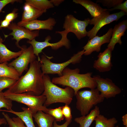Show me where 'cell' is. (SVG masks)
<instances>
[{
    "label": "cell",
    "mask_w": 127,
    "mask_h": 127,
    "mask_svg": "<svg viewBox=\"0 0 127 127\" xmlns=\"http://www.w3.org/2000/svg\"><path fill=\"white\" fill-rule=\"evenodd\" d=\"M18 15V13L14 11L7 14L5 16V19L10 22L17 17Z\"/></svg>",
    "instance_id": "34"
},
{
    "label": "cell",
    "mask_w": 127,
    "mask_h": 127,
    "mask_svg": "<svg viewBox=\"0 0 127 127\" xmlns=\"http://www.w3.org/2000/svg\"><path fill=\"white\" fill-rule=\"evenodd\" d=\"M12 31L9 35H5V38L10 35L13 36V39L16 40V45L21 49V47L19 45V42L21 39H26L31 41L39 36V30L31 31L23 27H20L15 23L12 22L8 28Z\"/></svg>",
    "instance_id": "12"
},
{
    "label": "cell",
    "mask_w": 127,
    "mask_h": 127,
    "mask_svg": "<svg viewBox=\"0 0 127 127\" xmlns=\"http://www.w3.org/2000/svg\"><path fill=\"white\" fill-rule=\"evenodd\" d=\"M56 23L54 18L50 17L45 20L36 19L28 22L21 21L18 22L17 24L18 26L23 27L31 31L46 29L52 30Z\"/></svg>",
    "instance_id": "14"
},
{
    "label": "cell",
    "mask_w": 127,
    "mask_h": 127,
    "mask_svg": "<svg viewBox=\"0 0 127 127\" xmlns=\"http://www.w3.org/2000/svg\"><path fill=\"white\" fill-rule=\"evenodd\" d=\"M22 111H15L12 109L10 110H4V111L13 114L19 117L24 122L27 127H35L33 119V114L32 111L28 107H22Z\"/></svg>",
    "instance_id": "18"
},
{
    "label": "cell",
    "mask_w": 127,
    "mask_h": 127,
    "mask_svg": "<svg viewBox=\"0 0 127 127\" xmlns=\"http://www.w3.org/2000/svg\"><path fill=\"white\" fill-rule=\"evenodd\" d=\"M7 124L6 121L4 118H0V126L2 124Z\"/></svg>",
    "instance_id": "39"
},
{
    "label": "cell",
    "mask_w": 127,
    "mask_h": 127,
    "mask_svg": "<svg viewBox=\"0 0 127 127\" xmlns=\"http://www.w3.org/2000/svg\"><path fill=\"white\" fill-rule=\"evenodd\" d=\"M95 127H114L118 122L115 117L107 119L103 115L99 114L95 119Z\"/></svg>",
    "instance_id": "24"
},
{
    "label": "cell",
    "mask_w": 127,
    "mask_h": 127,
    "mask_svg": "<svg viewBox=\"0 0 127 127\" xmlns=\"http://www.w3.org/2000/svg\"><path fill=\"white\" fill-rule=\"evenodd\" d=\"M115 127H119L118 126H116Z\"/></svg>",
    "instance_id": "41"
},
{
    "label": "cell",
    "mask_w": 127,
    "mask_h": 127,
    "mask_svg": "<svg viewBox=\"0 0 127 127\" xmlns=\"http://www.w3.org/2000/svg\"><path fill=\"white\" fill-rule=\"evenodd\" d=\"M25 4L30 5L40 10H46L53 8L54 6L48 0H26Z\"/></svg>",
    "instance_id": "25"
},
{
    "label": "cell",
    "mask_w": 127,
    "mask_h": 127,
    "mask_svg": "<svg viewBox=\"0 0 127 127\" xmlns=\"http://www.w3.org/2000/svg\"><path fill=\"white\" fill-rule=\"evenodd\" d=\"M2 114L9 127H27L23 121L19 117L11 118L8 114L3 112Z\"/></svg>",
    "instance_id": "26"
},
{
    "label": "cell",
    "mask_w": 127,
    "mask_h": 127,
    "mask_svg": "<svg viewBox=\"0 0 127 127\" xmlns=\"http://www.w3.org/2000/svg\"><path fill=\"white\" fill-rule=\"evenodd\" d=\"M62 111L66 121L72 120L71 109L69 105L65 104L64 106L62 107Z\"/></svg>",
    "instance_id": "31"
},
{
    "label": "cell",
    "mask_w": 127,
    "mask_h": 127,
    "mask_svg": "<svg viewBox=\"0 0 127 127\" xmlns=\"http://www.w3.org/2000/svg\"><path fill=\"white\" fill-rule=\"evenodd\" d=\"M84 52V50L79 51L74 54L68 60L60 63L52 62L50 59L52 58V56L49 57L45 55H43L39 61L42 73L44 75L57 74L59 76H61L62 75L63 70L70 64H74L80 62Z\"/></svg>",
    "instance_id": "6"
},
{
    "label": "cell",
    "mask_w": 127,
    "mask_h": 127,
    "mask_svg": "<svg viewBox=\"0 0 127 127\" xmlns=\"http://www.w3.org/2000/svg\"><path fill=\"white\" fill-rule=\"evenodd\" d=\"M56 33L61 35V38L58 42L54 43H51L49 42L51 38L48 36L46 37L44 41L38 42L36 41L34 39L31 41H28L27 43L31 44L32 46L34 54L38 57V60L40 59L39 54L42 52V50L46 47H50L53 49L57 50L63 46L66 48L69 49L70 47V44L69 40L67 37L68 33L64 30L62 31H57Z\"/></svg>",
    "instance_id": "8"
},
{
    "label": "cell",
    "mask_w": 127,
    "mask_h": 127,
    "mask_svg": "<svg viewBox=\"0 0 127 127\" xmlns=\"http://www.w3.org/2000/svg\"><path fill=\"white\" fill-rule=\"evenodd\" d=\"M3 111V110L0 109V111Z\"/></svg>",
    "instance_id": "40"
},
{
    "label": "cell",
    "mask_w": 127,
    "mask_h": 127,
    "mask_svg": "<svg viewBox=\"0 0 127 127\" xmlns=\"http://www.w3.org/2000/svg\"><path fill=\"white\" fill-rule=\"evenodd\" d=\"M71 121L72 120H67L63 124L59 125L57 124V122L55 120L53 123L52 127H67L71 123Z\"/></svg>",
    "instance_id": "35"
},
{
    "label": "cell",
    "mask_w": 127,
    "mask_h": 127,
    "mask_svg": "<svg viewBox=\"0 0 127 127\" xmlns=\"http://www.w3.org/2000/svg\"><path fill=\"white\" fill-rule=\"evenodd\" d=\"M44 112L52 116L56 122H60L63 120L64 118L62 111V107L55 109L47 108Z\"/></svg>",
    "instance_id": "27"
},
{
    "label": "cell",
    "mask_w": 127,
    "mask_h": 127,
    "mask_svg": "<svg viewBox=\"0 0 127 127\" xmlns=\"http://www.w3.org/2000/svg\"><path fill=\"white\" fill-rule=\"evenodd\" d=\"M116 9L120 10L125 12L127 14V0H126L124 2L122 3L113 8L108 9V10L109 12H110Z\"/></svg>",
    "instance_id": "32"
},
{
    "label": "cell",
    "mask_w": 127,
    "mask_h": 127,
    "mask_svg": "<svg viewBox=\"0 0 127 127\" xmlns=\"http://www.w3.org/2000/svg\"><path fill=\"white\" fill-rule=\"evenodd\" d=\"M112 49L107 48L98 56V59L95 60L93 67L100 72L110 71L113 65L111 62Z\"/></svg>",
    "instance_id": "15"
},
{
    "label": "cell",
    "mask_w": 127,
    "mask_h": 127,
    "mask_svg": "<svg viewBox=\"0 0 127 127\" xmlns=\"http://www.w3.org/2000/svg\"><path fill=\"white\" fill-rule=\"evenodd\" d=\"M12 101L6 97L3 92H0V109L4 108L10 110L12 109Z\"/></svg>",
    "instance_id": "29"
},
{
    "label": "cell",
    "mask_w": 127,
    "mask_h": 127,
    "mask_svg": "<svg viewBox=\"0 0 127 127\" xmlns=\"http://www.w3.org/2000/svg\"><path fill=\"white\" fill-rule=\"evenodd\" d=\"M127 28V20H123L116 24L112 29L111 38L107 48H111L113 51L116 44L121 45L122 43L121 37L124 35Z\"/></svg>",
    "instance_id": "16"
},
{
    "label": "cell",
    "mask_w": 127,
    "mask_h": 127,
    "mask_svg": "<svg viewBox=\"0 0 127 127\" xmlns=\"http://www.w3.org/2000/svg\"><path fill=\"white\" fill-rule=\"evenodd\" d=\"M90 20L87 18L84 20H81L72 15L68 14L65 17L63 28L67 33H74L78 39L80 40L87 35L86 28L89 24Z\"/></svg>",
    "instance_id": "9"
},
{
    "label": "cell",
    "mask_w": 127,
    "mask_h": 127,
    "mask_svg": "<svg viewBox=\"0 0 127 127\" xmlns=\"http://www.w3.org/2000/svg\"><path fill=\"white\" fill-rule=\"evenodd\" d=\"M20 49L22 50V54L8 65L16 70L21 76L23 72L28 69L29 64L36 60V57L31 45L28 48L25 46L22 47Z\"/></svg>",
    "instance_id": "10"
},
{
    "label": "cell",
    "mask_w": 127,
    "mask_h": 127,
    "mask_svg": "<svg viewBox=\"0 0 127 127\" xmlns=\"http://www.w3.org/2000/svg\"><path fill=\"white\" fill-rule=\"evenodd\" d=\"M75 96L77 100L76 107L82 116L88 114L94 106L103 102L104 99L96 88L79 91Z\"/></svg>",
    "instance_id": "4"
},
{
    "label": "cell",
    "mask_w": 127,
    "mask_h": 127,
    "mask_svg": "<svg viewBox=\"0 0 127 127\" xmlns=\"http://www.w3.org/2000/svg\"><path fill=\"white\" fill-rule=\"evenodd\" d=\"M96 84V88L100 95L107 99L115 97L121 92V89L108 78H104L99 75L93 76Z\"/></svg>",
    "instance_id": "11"
},
{
    "label": "cell",
    "mask_w": 127,
    "mask_h": 127,
    "mask_svg": "<svg viewBox=\"0 0 127 127\" xmlns=\"http://www.w3.org/2000/svg\"><path fill=\"white\" fill-rule=\"evenodd\" d=\"M46 11V10L37 9L31 6L29 10L24 11L22 16L21 21L28 22L36 20Z\"/></svg>",
    "instance_id": "23"
},
{
    "label": "cell",
    "mask_w": 127,
    "mask_h": 127,
    "mask_svg": "<svg viewBox=\"0 0 127 127\" xmlns=\"http://www.w3.org/2000/svg\"><path fill=\"white\" fill-rule=\"evenodd\" d=\"M33 117L38 127H52L54 118L50 115L41 111L33 115Z\"/></svg>",
    "instance_id": "20"
},
{
    "label": "cell",
    "mask_w": 127,
    "mask_h": 127,
    "mask_svg": "<svg viewBox=\"0 0 127 127\" xmlns=\"http://www.w3.org/2000/svg\"><path fill=\"white\" fill-rule=\"evenodd\" d=\"M41 69L40 61L36 60L32 62L26 73L4 92L18 94L30 92L37 96L41 95L44 90V74Z\"/></svg>",
    "instance_id": "1"
},
{
    "label": "cell",
    "mask_w": 127,
    "mask_h": 127,
    "mask_svg": "<svg viewBox=\"0 0 127 127\" xmlns=\"http://www.w3.org/2000/svg\"><path fill=\"white\" fill-rule=\"evenodd\" d=\"M21 1V0H0V12L2 9L6 5L9 3H13L15 2Z\"/></svg>",
    "instance_id": "33"
},
{
    "label": "cell",
    "mask_w": 127,
    "mask_h": 127,
    "mask_svg": "<svg viewBox=\"0 0 127 127\" xmlns=\"http://www.w3.org/2000/svg\"><path fill=\"white\" fill-rule=\"evenodd\" d=\"M17 80L9 78L0 77V92L4 89L9 87L16 82Z\"/></svg>",
    "instance_id": "28"
},
{
    "label": "cell",
    "mask_w": 127,
    "mask_h": 127,
    "mask_svg": "<svg viewBox=\"0 0 127 127\" xmlns=\"http://www.w3.org/2000/svg\"><path fill=\"white\" fill-rule=\"evenodd\" d=\"M10 22L5 19L0 22V29L2 28H8L10 24Z\"/></svg>",
    "instance_id": "36"
},
{
    "label": "cell",
    "mask_w": 127,
    "mask_h": 127,
    "mask_svg": "<svg viewBox=\"0 0 127 127\" xmlns=\"http://www.w3.org/2000/svg\"><path fill=\"white\" fill-rule=\"evenodd\" d=\"M113 29L109 28L107 33L103 36H96L89 40L86 44L83 47L84 50L83 55L88 56L92 52L100 51L101 47L103 44L109 43L111 38Z\"/></svg>",
    "instance_id": "13"
},
{
    "label": "cell",
    "mask_w": 127,
    "mask_h": 127,
    "mask_svg": "<svg viewBox=\"0 0 127 127\" xmlns=\"http://www.w3.org/2000/svg\"><path fill=\"white\" fill-rule=\"evenodd\" d=\"M100 114L99 107L95 106L94 108L87 115L75 118V121L79 124V127H89L95 118Z\"/></svg>",
    "instance_id": "19"
},
{
    "label": "cell",
    "mask_w": 127,
    "mask_h": 127,
    "mask_svg": "<svg viewBox=\"0 0 127 127\" xmlns=\"http://www.w3.org/2000/svg\"><path fill=\"white\" fill-rule=\"evenodd\" d=\"M123 124L125 126L127 127V114H126L122 117Z\"/></svg>",
    "instance_id": "38"
},
{
    "label": "cell",
    "mask_w": 127,
    "mask_h": 127,
    "mask_svg": "<svg viewBox=\"0 0 127 127\" xmlns=\"http://www.w3.org/2000/svg\"><path fill=\"white\" fill-rule=\"evenodd\" d=\"M75 3L79 4L84 7L89 12L93 18L99 15L107 9L102 8L99 4L89 0H73Z\"/></svg>",
    "instance_id": "17"
},
{
    "label": "cell",
    "mask_w": 127,
    "mask_h": 127,
    "mask_svg": "<svg viewBox=\"0 0 127 127\" xmlns=\"http://www.w3.org/2000/svg\"><path fill=\"white\" fill-rule=\"evenodd\" d=\"M127 14L123 11L110 14L107 9L98 16L90 19L89 24L94 25L90 30L87 32V36L91 39L95 36L99 30L105 25L114 21H117L121 17Z\"/></svg>",
    "instance_id": "7"
},
{
    "label": "cell",
    "mask_w": 127,
    "mask_h": 127,
    "mask_svg": "<svg viewBox=\"0 0 127 127\" xmlns=\"http://www.w3.org/2000/svg\"><path fill=\"white\" fill-rule=\"evenodd\" d=\"M20 77L16 70L8 66L7 62L0 63V77H7L17 80Z\"/></svg>",
    "instance_id": "22"
},
{
    "label": "cell",
    "mask_w": 127,
    "mask_h": 127,
    "mask_svg": "<svg viewBox=\"0 0 127 127\" xmlns=\"http://www.w3.org/2000/svg\"><path fill=\"white\" fill-rule=\"evenodd\" d=\"M79 72L78 68L71 69L67 67L63 70L62 76L53 78L51 81L55 84L71 88L74 91L75 96L81 89L88 88L92 89L96 88L95 80L91 76L92 72L80 74Z\"/></svg>",
    "instance_id": "2"
},
{
    "label": "cell",
    "mask_w": 127,
    "mask_h": 127,
    "mask_svg": "<svg viewBox=\"0 0 127 127\" xmlns=\"http://www.w3.org/2000/svg\"><path fill=\"white\" fill-rule=\"evenodd\" d=\"M44 90L41 95L45 96L46 99L44 105L46 107L55 103H61L68 105L71 103L74 95V90L67 86L60 87L53 83L48 74L43 76Z\"/></svg>",
    "instance_id": "3"
},
{
    "label": "cell",
    "mask_w": 127,
    "mask_h": 127,
    "mask_svg": "<svg viewBox=\"0 0 127 127\" xmlns=\"http://www.w3.org/2000/svg\"><path fill=\"white\" fill-rule=\"evenodd\" d=\"M123 1V0H97L96 2L101 3L103 6L109 9L115 7L122 3Z\"/></svg>",
    "instance_id": "30"
},
{
    "label": "cell",
    "mask_w": 127,
    "mask_h": 127,
    "mask_svg": "<svg viewBox=\"0 0 127 127\" xmlns=\"http://www.w3.org/2000/svg\"><path fill=\"white\" fill-rule=\"evenodd\" d=\"M126 127V126H124V127Z\"/></svg>",
    "instance_id": "42"
},
{
    "label": "cell",
    "mask_w": 127,
    "mask_h": 127,
    "mask_svg": "<svg viewBox=\"0 0 127 127\" xmlns=\"http://www.w3.org/2000/svg\"><path fill=\"white\" fill-rule=\"evenodd\" d=\"M3 93L6 97L12 101L26 105L32 111L33 114L39 111L44 112L47 108L44 105L46 99V97L42 95L37 96L30 92L18 94L4 92Z\"/></svg>",
    "instance_id": "5"
},
{
    "label": "cell",
    "mask_w": 127,
    "mask_h": 127,
    "mask_svg": "<svg viewBox=\"0 0 127 127\" xmlns=\"http://www.w3.org/2000/svg\"><path fill=\"white\" fill-rule=\"evenodd\" d=\"M3 41L0 36V63L7 62L13 58H16L22 53V50L17 52H12L8 49L3 44Z\"/></svg>",
    "instance_id": "21"
},
{
    "label": "cell",
    "mask_w": 127,
    "mask_h": 127,
    "mask_svg": "<svg viewBox=\"0 0 127 127\" xmlns=\"http://www.w3.org/2000/svg\"><path fill=\"white\" fill-rule=\"evenodd\" d=\"M51 2L53 4L54 6H58L60 4L64 1L63 0H50Z\"/></svg>",
    "instance_id": "37"
}]
</instances>
